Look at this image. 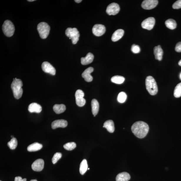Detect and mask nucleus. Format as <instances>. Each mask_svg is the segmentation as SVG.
Listing matches in <instances>:
<instances>
[{"mask_svg":"<svg viewBox=\"0 0 181 181\" xmlns=\"http://www.w3.org/2000/svg\"><path fill=\"white\" fill-rule=\"evenodd\" d=\"M131 129L133 133L138 138L142 139L146 136L149 131V127L146 123L137 122L132 125Z\"/></svg>","mask_w":181,"mask_h":181,"instance_id":"nucleus-1","label":"nucleus"},{"mask_svg":"<svg viewBox=\"0 0 181 181\" xmlns=\"http://www.w3.org/2000/svg\"><path fill=\"white\" fill-rule=\"evenodd\" d=\"M23 84L20 79L15 78V79L12 82L11 87L13 91L14 98L16 99L20 98L22 96L23 90L22 87Z\"/></svg>","mask_w":181,"mask_h":181,"instance_id":"nucleus-2","label":"nucleus"},{"mask_svg":"<svg viewBox=\"0 0 181 181\" xmlns=\"http://www.w3.org/2000/svg\"><path fill=\"white\" fill-rule=\"evenodd\" d=\"M146 88L150 95H155L158 92V88L156 82L152 77L149 76L146 79Z\"/></svg>","mask_w":181,"mask_h":181,"instance_id":"nucleus-3","label":"nucleus"},{"mask_svg":"<svg viewBox=\"0 0 181 181\" xmlns=\"http://www.w3.org/2000/svg\"><path fill=\"white\" fill-rule=\"evenodd\" d=\"M2 29L5 35L7 37H11L14 34L15 28L11 21L6 20L4 21L2 25Z\"/></svg>","mask_w":181,"mask_h":181,"instance_id":"nucleus-4","label":"nucleus"},{"mask_svg":"<svg viewBox=\"0 0 181 181\" xmlns=\"http://www.w3.org/2000/svg\"><path fill=\"white\" fill-rule=\"evenodd\" d=\"M37 29L40 37L42 39H45L49 34L50 27L47 23L42 22L38 24Z\"/></svg>","mask_w":181,"mask_h":181,"instance_id":"nucleus-5","label":"nucleus"},{"mask_svg":"<svg viewBox=\"0 0 181 181\" xmlns=\"http://www.w3.org/2000/svg\"><path fill=\"white\" fill-rule=\"evenodd\" d=\"M66 35L69 39H71L72 44H76L79 40V33L76 28H69L66 31Z\"/></svg>","mask_w":181,"mask_h":181,"instance_id":"nucleus-6","label":"nucleus"},{"mask_svg":"<svg viewBox=\"0 0 181 181\" xmlns=\"http://www.w3.org/2000/svg\"><path fill=\"white\" fill-rule=\"evenodd\" d=\"M76 103L79 107H82L86 103V100L84 98V94L83 92L81 90H77L75 93Z\"/></svg>","mask_w":181,"mask_h":181,"instance_id":"nucleus-7","label":"nucleus"},{"mask_svg":"<svg viewBox=\"0 0 181 181\" xmlns=\"http://www.w3.org/2000/svg\"><path fill=\"white\" fill-rule=\"evenodd\" d=\"M155 23V18L153 17H149L144 20L142 22L141 26L143 29L148 30L152 29Z\"/></svg>","mask_w":181,"mask_h":181,"instance_id":"nucleus-8","label":"nucleus"},{"mask_svg":"<svg viewBox=\"0 0 181 181\" xmlns=\"http://www.w3.org/2000/svg\"><path fill=\"white\" fill-rule=\"evenodd\" d=\"M120 7L119 4L115 3L111 4L107 7L106 12L109 15H115L119 13Z\"/></svg>","mask_w":181,"mask_h":181,"instance_id":"nucleus-9","label":"nucleus"},{"mask_svg":"<svg viewBox=\"0 0 181 181\" xmlns=\"http://www.w3.org/2000/svg\"><path fill=\"white\" fill-rule=\"evenodd\" d=\"M158 3L157 0H145L142 2L141 6L143 9L149 10L155 8Z\"/></svg>","mask_w":181,"mask_h":181,"instance_id":"nucleus-10","label":"nucleus"},{"mask_svg":"<svg viewBox=\"0 0 181 181\" xmlns=\"http://www.w3.org/2000/svg\"><path fill=\"white\" fill-rule=\"evenodd\" d=\"M106 32V28L104 26L101 24H96L92 29V32L97 36H100L103 35Z\"/></svg>","mask_w":181,"mask_h":181,"instance_id":"nucleus-11","label":"nucleus"},{"mask_svg":"<svg viewBox=\"0 0 181 181\" xmlns=\"http://www.w3.org/2000/svg\"><path fill=\"white\" fill-rule=\"evenodd\" d=\"M41 67L42 70L46 73L52 75H55L56 74V70L49 62H43Z\"/></svg>","mask_w":181,"mask_h":181,"instance_id":"nucleus-12","label":"nucleus"},{"mask_svg":"<svg viewBox=\"0 0 181 181\" xmlns=\"http://www.w3.org/2000/svg\"><path fill=\"white\" fill-rule=\"evenodd\" d=\"M44 161L43 159H38L33 163L31 167L33 170L36 171H40L44 168Z\"/></svg>","mask_w":181,"mask_h":181,"instance_id":"nucleus-13","label":"nucleus"},{"mask_svg":"<svg viewBox=\"0 0 181 181\" xmlns=\"http://www.w3.org/2000/svg\"><path fill=\"white\" fill-rule=\"evenodd\" d=\"M67 122L64 119H59L54 121L52 123V129H55L58 127L64 128L67 127Z\"/></svg>","mask_w":181,"mask_h":181,"instance_id":"nucleus-14","label":"nucleus"},{"mask_svg":"<svg viewBox=\"0 0 181 181\" xmlns=\"http://www.w3.org/2000/svg\"><path fill=\"white\" fill-rule=\"evenodd\" d=\"M94 71L92 67H89L84 71L82 74V76L86 82H91L93 80V77L91 76V74Z\"/></svg>","mask_w":181,"mask_h":181,"instance_id":"nucleus-15","label":"nucleus"},{"mask_svg":"<svg viewBox=\"0 0 181 181\" xmlns=\"http://www.w3.org/2000/svg\"><path fill=\"white\" fill-rule=\"evenodd\" d=\"M28 110L31 113H39L41 112L42 108L38 104L33 103L29 105Z\"/></svg>","mask_w":181,"mask_h":181,"instance_id":"nucleus-16","label":"nucleus"},{"mask_svg":"<svg viewBox=\"0 0 181 181\" xmlns=\"http://www.w3.org/2000/svg\"><path fill=\"white\" fill-rule=\"evenodd\" d=\"M154 53L156 59L161 61L162 59L163 54V50L160 46L159 45L155 47L154 49Z\"/></svg>","mask_w":181,"mask_h":181,"instance_id":"nucleus-17","label":"nucleus"},{"mask_svg":"<svg viewBox=\"0 0 181 181\" xmlns=\"http://www.w3.org/2000/svg\"><path fill=\"white\" fill-rule=\"evenodd\" d=\"M124 34V31L122 29H119L113 33L112 37V40L113 42H116L123 37Z\"/></svg>","mask_w":181,"mask_h":181,"instance_id":"nucleus-18","label":"nucleus"},{"mask_svg":"<svg viewBox=\"0 0 181 181\" xmlns=\"http://www.w3.org/2000/svg\"><path fill=\"white\" fill-rule=\"evenodd\" d=\"M94 58V55L90 52L85 57L81 59V64L83 65L90 64L93 62Z\"/></svg>","mask_w":181,"mask_h":181,"instance_id":"nucleus-19","label":"nucleus"},{"mask_svg":"<svg viewBox=\"0 0 181 181\" xmlns=\"http://www.w3.org/2000/svg\"><path fill=\"white\" fill-rule=\"evenodd\" d=\"M103 127L105 128L110 133H113L114 131V123L112 120H109L106 121L104 124Z\"/></svg>","mask_w":181,"mask_h":181,"instance_id":"nucleus-20","label":"nucleus"},{"mask_svg":"<svg viewBox=\"0 0 181 181\" xmlns=\"http://www.w3.org/2000/svg\"><path fill=\"white\" fill-rule=\"evenodd\" d=\"M131 178V176L126 172L120 173L118 174L116 178V181H128Z\"/></svg>","mask_w":181,"mask_h":181,"instance_id":"nucleus-21","label":"nucleus"},{"mask_svg":"<svg viewBox=\"0 0 181 181\" xmlns=\"http://www.w3.org/2000/svg\"><path fill=\"white\" fill-rule=\"evenodd\" d=\"M92 110L94 117L98 114L99 110V105L97 100L93 99L91 102Z\"/></svg>","mask_w":181,"mask_h":181,"instance_id":"nucleus-22","label":"nucleus"},{"mask_svg":"<svg viewBox=\"0 0 181 181\" xmlns=\"http://www.w3.org/2000/svg\"><path fill=\"white\" fill-rule=\"evenodd\" d=\"M42 148V145L41 144L36 142L28 146L27 150L29 152H34L39 150Z\"/></svg>","mask_w":181,"mask_h":181,"instance_id":"nucleus-23","label":"nucleus"},{"mask_svg":"<svg viewBox=\"0 0 181 181\" xmlns=\"http://www.w3.org/2000/svg\"><path fill=\"white\" fill-rule=\"evenodd\" d=\"M53 109L57 114L64 112L66 110V107L64 104H55L53 107Z\"/></svg>","mask_w":181,"mask_h":181,"instance_id":"nucleus-24","label":"nucleus"},{"mask_svg":"<svg viewBox=\"0 0 181 181\" xmlns=\"http://www.w3.org/2000/svg\"><path fill=\"white\" fill-rule=\"evenodd\" d=\"M88 169V165L87 161L85 159L82 161L79 167V172L82 175H84Z\"/></svg>","mask_w":181,"mask_h":181,"instance_id":"nucleus-25","label":"nucleus"},{"mask_svg":"<svg viewBox=\"0 0 181 181\" xmlns=\"http://www.w3.org/2000/svg\"><path fill=\"white\" fill-rule=\"evenodd\" d=\"M165 24L167 27L171 30L175 29L177 26L176 21L172 19H169L166 20Z\"/></svg>","mask_w":181,"mask_h":181,"instance_id":"nucleus-26","label":"nucleus"},{"mask_svg":"<svg viewBox=\"0 0 181 181\" xmlns=\"http://www.w3.org/2000/svg\"><path fill=\"white\" fill-rule=\"evenodd\" d=\"M125 80L124 77L119 76H113L111 79V81L112 82L117 84H122L124 83Z\"/></svg>","mask_w":181,"mask_h":181,"instance_id":"nucleus-27","label":"nucleus"},{"mask_svg":"<svg viewBox=\"0 0 181 181\" xmlns=\"http://www.w3.org/2000/svg\"><path fill=\"white\" fill-rule=\"evenodd\" d=\"M174 95L176 98H179L181 96V83L178 84L175 87Z\"/></svg>","mask_w":181,"mask_h":181,"instance_id":"nucleus-28","label":"nucleus"},{"mask_svg":"<svg viewBox=\"0 0 181 181\" xmlns=\"http://www.w3.org/2000/svg\"><path fill=\"white\" fill-rule=\"evenodd\" d=\"M9 148L11 150L15 149L18 145V141L16 138H12L8 143Z\"/></svg>","mask_w":181,"mask_h":181,"instance_id":"nucleus-29","label":"nucleus"},{"mask_svg":"<svg viewBox=\"0 0 181 181\" xmlns=\"http://www.w3.org/2000/svg\"><path fill=\"white\" fill-rule=\"evenodd\" d=\"M127 98V95L125 92H120L118 95L117 99L118 102L120 103H123L125 102Z\"/></svg>","mask_w":181,"mask_h":181,"instance_id":"nucleus-30","label":"nucleus"},{"mask_svg":"<svg viewBox=\"0 0 181 181\" xmlns=\"http://www.w3.org/2000/svg\"><path fill=\"white\" fill-rule=\"evenodd\" d=\"M76 144L74 142H71L64 145V148L67 150L71 151L76 148Z\"/></svg>","mask_w":181,"mask_h":181,"instance_id":"nucleus-31","label":"nucleus"},{"mask_svg":"<svg viewBox=\"0 0 181 181\" xmlns=\"http://www.w3.org/2000/svg\"><path fill=\"white\" fill-rule=\"evenodd\" d=\"M62 157V154L61 153L57 152L55 153L52 158V163L54 164L56 163Z\"/></svg>","mask_w":181,"mask_h":181,"instance_id":"nucleus-32","label":"nucleus"},{"mask_svg":"<svg viewBox=\"0 0 181 181\" xmlns=\"http://www.w3.org/2000/svg\"><path fill=\"white\" fill-rule=\"evenodd\" d=\"M131 51L134 54H138L140 52V48L139 46L134 44L132 46Z\"/></svg>","mask_w":181,"mask_h":181,"instance_id":"nucleus-33","label":"nucleus"},{"mask_svg":"<svg viewBox=\"0 0 181 181\" xmlns=\"http://www.w3.org/2000/svg\"><path fill=\"white\" fill-rule=\"evenodd\" d=\"M172 8L175 9H179L181 8V0H178L174 3Z\"/></svg>","mask_w":181,"mask_h":181,"instance_id":"nucleus-34","label":"nucleus"},{"mask_svg":"<svg viewBox=\"0 0 181 181\" xmlns=\"http://www.w3.org/2000/svg\"><path fill=\"white\" fill-rule=\"evenodd\" d=\"M175 50L176 52H181V42H180L177 43L176 44Z\"/></svg>","mask_w":181,"mask_h":181,"instance_id":"nucleus-35","label":"nucleus"},{"mask_svg":"<svg viewBox=\"0 0 181 181\" xmlns=\"http://www.w3.org/2000/svg\"><path fill=\"white\" fill-rule=\"evenodd\" d=\"M14 181H26V178L23 179L22 177H17L15 178Z\"/></svg>","mask_w":181,"mask_h":181,"instance_id":"nucleus-36","label":"nucleus"},{"mask_svg":"<svg viewBox=\"0 0 181 181\" xmlns=\"http://www.w3.org/2000/svg\"><path fill=\"white\" fill-rule=\"evenodd\" d=\"M74 1L77 2V3H80L82 1V0H75Z\"/></svg>","mask_w":181,"mask_h":181,"instance_id":"nucleus-37","label":"nucleus"},{"mask_svg":"<svg viewBox=\"0 0 181 181\" xmlns=\"http://www.w3.org/2000/svg\"><path fill=\"white\" fill-rule=\"evenodd\" d=\"M178 64H179L180 66H181V59L178 62Z\"/></svg>","mask_w":181,"mask_h":181,"instance_id":"nucleus-38","label":"nucleus"},{"mask_svg":"<svg viewBox=\"0 0 181 181\" xmlns=\"http://www.w3.org/2000/svg\"><path fill=\"white\" fill-rule=\"evenodd\" d=\"M28 1L29 2H32V1H35V0H28Z\"/></svg>","mask_w":181,"mask_h":181,"instance_id":"nucleus-39","label":"nucleus"},{"mask_svg":"<svg viewBox=\"0 0 181 181\" xmlns=\"http://www.w3.org/2000/svg\"><path fill=\"white\" fill-rule=\"evenodd\" d=\"M30 181H37V180H31Z\"/></svg>","mask_w":181,"mask_h":181,"instance_id":"nucleus-40","label":"nucleus"},{"mask_svg":"<svg viewBox=\"0 0 181 181\" xmlns=\"http://www.w3.org/2000/svg\"><path fill=\"white\" fill-rule=\"evenodd\" d=\"M180 78L181 80V73H180Z\"/></svg>","mask_w":181,"mask_h":181,"instance_id":"nucleus-41","label":"nucleus"},{"mask_svg":"<svg viewBox=\"0 0 181 181\" xmlns=\"http://www.w3.org/2000/svg\"><path fill=\"white\" fill-rule=\"evenodd\" d=\"M11 137H12V138H13L14 137L13 136H11Z\"/></svg>","mask_w":181,"mask_h":181,"instance_id":"nucleus-42","label":"nucleus"},{"mask_svg":"<svg viewBox=\"0 0 181 181\" xmlns=\"http://www.w3.org/2000/svg\"><path fill=\"white\" fill-rule=\"evenodd\" d=\"M89 170V168H88V170Z\"/></svg>","mask_w":181,"mask_h":181,"instance_id":"nucleus-43","label":"nucleus"},{"mask_svg":"<svg viewBox=\"0 0 181 181\" xmlns=\"http://www.w3.org/2000/svg\"><path fill=\"white\" fill-rule=\"evenodd\" d=\"M2 181L1 180V181Z\"/></svg>","mask_w":181,"mask_h":181,"instance_id":"nucleus-44","label":"nucleus"}]
</instances>
